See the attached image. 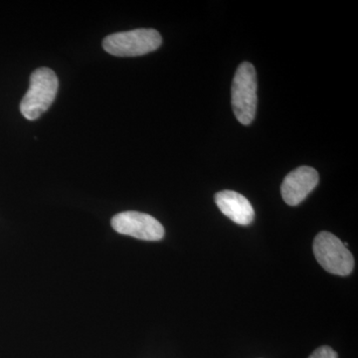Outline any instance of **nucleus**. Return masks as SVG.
<instances>
[{
	"label": "nucleus",
	"mask_w": 358,
	"mask_h": 358,
	"mask_svg": "<svg viewBox=\"0 0 358 358\" xmlns=\"http://www.w3.org/2000/svg\"><path fill=\"white\" fill-rule=\"evenodd\" d=\"M59 88L58 78L49 68L35 70L30 77V86L20 103V112L25 119L34 121L50 108Z\"/></svg>",
	"instance_id": "f257e3e1"
},
{
	"label": "nucleus",
	"mask_w": 358,
	"mask_h": 358,
	"mask_svg": "<svg viewBox=\"0 0 358 358\" xmlns=\"http://www.w3.org/2000/svg\"><path fill=\"white\" fill-rule=\"evenodd\" d=\"M257 74L249 62L238 67L232 83V108L238 121L245 126L253 122L257 110Z\"/></svg>",
	"instance_id": "f03ea898"
},
{
	"label": "nucleus",
	"mask_w": 358,
	"mask_h": 358,
	"mask_svg": "<svg viewBox=\"0 0 358 358\" xmlns=\"http://www.w3.org/2000/svg\"><path fill=\"white\" fill-rule=\"evenodd\" d=\"M162 38L155 29H136L115 33L106 37L103 47L106 52L117 57H136L157 50Z\"/></svg>",
	"instance_id": "7ed1b4c3"
},
{
	"label": "nucleus",
	"mask_w": 358,
	"mask_h": 358,
	"mask_svg": "<svg viewBox=\"0 0 358 358\" xmlns=\"http://www.w3.org/2000/svg\"><path fill=\"white\" fill-rule=\"evenodd\" d=\"M313 254L327 272L348 275L355 267L353 256L346 245L329 232H320L313 241Z\"/></svg>",
	"instance_id": "20e7f679"
},
{
	"label": "nucleus",
	"mask_w": 358,
	"mask_h": 358,
	"mask_svg": "<svg viewBox=\"0 0 358 358\" xmlns=\"http://www.w3.org/2000/svg\"><path fill=\"white\" fill-rule=\"evenodd\" d=\"M112 227L122 235L145 241H159L164 236V226L152 216L136 211L117 214L112 219Z\"/></svg>",
	"instance_id": "39448f33"
},
{
	"label": "nucleus",
	"mask_w": 358,
	"mask_h": 358,
	"mask_svg": "<svg viewBox=\"0 0 358 358\" xmlns=\"http://www.w3.org/2000/svg\"><path fill=\"white\" fill-rule=\"evenodd\" d=\"M319 173L310 166H301L289 173L282 181V199L291 206H296L307 199L319 183Z\"/></svg>",
	"instance_id": "423d86ee"
},
{
	"label": "nucleus",
	"mask_w": 358,
	"mask_h": 358,
	"mask_svg": "<svg viewBox=\"0 0 358 358\" xmlns=\"http://www.w3.org/2000/svg\"><path fill=\"white\" fill-rule=\"evenodd\" d=\"M215 203L224 215L233 222L247 226L253 222L255 217L253 206L246 197L232 190H223L216 193Z\"/></svg>",
	"instance_id": "0eeeda50"
},
{
	"label": "nucleus",
	"mask_w": 358,
	"mask_h": 358,
	"mask_svg": "<svg viewBox=\"0 0 358 358\" xmlns=\"http://www.w3.org/2000/svg\"><path fill=\"white\" fill-rule=\"evenodd\" d=\"M308 358H338V353L329 346H320Z\"/></svg>",
	"instance_id": "6e6552de"
}]
</instances>
